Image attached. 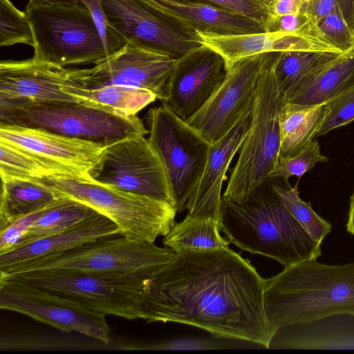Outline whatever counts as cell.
<instances>
[{"mask_svg": "<svg viewBox=\"0 0 354 354\" xmlns=\"http://www.w3.org/2000/svg\"><path fill=\"white\" fill-rule=\"evenodd\" d=\"M218 343L203 338L184 337L163 341L145 346L143 348L169 351H196L225 348L224 345H221Z\"/></svg>", "mask_w": 354, "mask_h": 354, "instance_id": "41", "label": "cell"}, {"mask_svg": "<svg viewBox=\"0 0 354 354\" xmlns=\"http://www.w3.org/2000/svg\"><path fill=\"white\" fill-rule=\"evenodd\" d=\"M64 90L78 102L108 109L125 115H136L157 99L156 95L149 90L114 84L91 89L68 84Z\"/></svg>", "mask_w": 354, "mask_h": 354, "instance_id": "27", "label": "cell"}, {"mask_svg": "<svg viewBox=\"0 0 354 354\" xmlns=\"http://www.w3.org/2000/svg\"><path fill=\"white\" fill-rule=\"evenodd\" d=\"M220 225L231 243L274 259L284 268L322 255V244L285 207L272 187V178L241 202L222 197Z\"/></svg>", "mask_w": 354, "mask_h": 354, "instance_id": "2", "label": "cell"}, {"mask_svg": "<svg viewBox=\"0 0 354 354\" xmlns=\"http://www.w3.org/2000/svg\"><path fill=\"white\" fill-rule=\"evenodd\" d=\"M109 26L127 43L178 59L203 44L198 33L149 0H100Z\"/></svg>", "mask_w": 354, "mask_h": 354, "instance_id": "11", "label": "cell"}, {"mask_svg": "<svg viewBox=\"0 0 354 354\" xmlns=\"http://www.w3.org/2000/svg\"><path fill=\"white\" fill-rule=\"evenodd\" d=\"M1 179L0 231L65 196L41 180L6 175H1Z\"/></svg>", "mask_w": 354, "mask_h": 354, "instance_id": "24", "label": "cell"}, {"mask_svg": "<svg viewBox=\"0 0 354 354\" xmlns=\"http://www.w3.org/2000/svg\"><path fill=\"white\" fill-rule=\"evenodd\" d=\"M328 158L322 155L317 140H313L298 153L291 157H279L274 170L269 178H281L286 181L295 176L300 178L319 162H326Z\"/></svg>", "mask_w": 354, "mask_h": 354, "instance_id": "34", "label": "cell"}, {"mask_svg": "<svg viewBox=\"0 0 354 354\" xmlns=\"http://www.w3.org/2000/svg\"><path fill=\"white\" fill-rule=\"evenodd\" d=\"M354 86V47L344 52L306 91L286 102L314 105L328 102Z\"/></svg>", "mask_w": 354, "mask_h": 354, "instance_id": "30", "label": "cell"}, {"mask_svg": "<svg viewBox=\"0 0 354 354\" xmlns=\"http://www.w3.org/2000/svg\"><path fill=\"white\" fill-rule=\"evenodd\" d=\"M346 227L347 232L354 235V190L350 198L349 208Z\"/></svg>", "mask_w": 354, "mask_h": 354, "instance_id": "45", "label": "cell"}, {"mask_svg": "<svg viewBox=\"0 0 354 354\" xmlns=\"http://www.w3.org/2000/svg\"><path fill=\"white\" fill-rule=\"evenodd\" d=\"M336 5L354 35V0H335Z\"/></svg>", "mask_w": 354, "mask_h": 354, "instance_id": "44", "label": "cell"}, {"mask_svg": "<svg viewBox=\"0 0 354 354\" xmlns=\"http://www.w3.org/2000/svg\"><path fill=\"white\" fill-rule=\"evenodd\" d=\"M279 52L265 54L252 106V118L222 197L241 202L269 178L279 160L280 118L286 102L275 76Z\"/></svg>", "mask_w": 354, "mask_h": 354, "instance_id": "4", "label": "cell"}, {"mask_svg": "<svg viewBox=\"0 0 354 354\" xmlns=\"http://www.w3.org/2000/svg\"><path fill=\"white\" fill-rule=\"evenodd\" d=\"M203 44L219 53L227 68L234 62L270 52L312 51L342 53L323 36L316 25L301 32L216 35L198 33Z\"/></svg>", "mask_w": 354, "mask_h": 354, "instance_id": "20", "label": "cell"}, {"mask_svg": "<svg viewBox=\"0 0 354 354\" xmlns=\"http://www.w3.org/2000/svg\"><path fill=\"white\" fill-rule=\"evenodd\" d=\"M212 4L241 14L265 24L268 16L267 6L258 0H175Z\"/></svg>", "mask_w": 354, "mask_h": 354, "instance_id": "38", "label": "cell"}, {"mask_svg": "<svg viewBox=\"0 0 354 354\" xmlns=\"http://www.w3.org/2000/svg\"><path fill=\"white\" fill-rule=\"evenodd\" d=\"M116 236V235H115ZM109 236L70 250L25 261L0 270V275L45 270L129 274L151 279L176 257L169 248Z\"/></svg>", "mask_w": 354, "mask_h": 354, "instance_id": "7", "label": "cell"}, {"mask_svg": "<svg viewBox=\"0 0 354 354\" xmlns=\"http://www.w3.org/2000/svg\"><path fill=\"white\" fill-rule=\"evenodd\" d=\"M263 299L267 319L275 329L354 314V262L328 265L315 259L284 268L265 279Z\"/></svg>", "mask_w": 354, "mask_h": 354, "instance_id": "3", "label": "cell"}, {"mask_svg": "<svg viewBox=\"0 0 354 354\" xmlns=\"http://www.w3.org/2000/svg\"><path fill=\"white\" fill-rule=\"evenodd\" d=\"M316 25L312 17L305 12L277 16H268L264 24L265 32H296Z\"/></svg>", "mask_w": 354, "mask_h": 354, "instance_id": "40", "label": "cell"}, {"mask_svg": "<svg viewBox=\"0 0 354 354\" xmlns=\"http://www.w3.org/2000/svg\"><path fill=\"white\" fill-rule=\"evenodd\" d=\"M24 44L34 48L35 39L25 12L18 10L10 0H0V46Z\"/></svg>", "mask_w": 354, "mask_h": 354, "instance_id": "33", "label": "cell"}, {"mask_svg": "<svg viewBox=\"0 0 354 354\" xmlns=\"http://www.w3.org/2000/svg\"><path fill=\"white\" fill-rule=\"evenodd\" d=\"M252 118V106L223 137L211 145L202 176L186 203L185 219L211 218L220 224L223 183L234 156L249 131Z\"/></svg>", "mask_w": 354, "mask_h": 354, "instance_id": "19", "label": "cell"}, {"mask_svg": "<svg viewBox=\"0 0 354 354\" xmlns=\"http://www.w3.org/2000/svg\"><path fill=\"white\" fill-rule=\"evenodd\" d=\"M268 348L354 350V314H335L278 327Z\"/></svg>", "mask_w": 354, "mask_h": 354, "instance_id": "21", "label": "cell"}, {"mask_svg": "<svg viewBox=\"0 0 354 354\" xmlns=\"http://www.w3.org/2000/svg\"><path fill=\"white\" fill-rule=\"evenodd\" d=\"M326 103L330 111L316 137L323 136L354 120V86Z\"/></svg>", "mask_w": 354, "mask_h": 354, "instance_id": "37", "label": "cell"}, {"mask_svg": "<svg viewBox=\"0 0 354 354\" xmlns=\"http://www.w3.org/2000/svg\"><path fill=\"white\" fill-rule=\"evenodd\" d=\"M2 123L35 128L104 146L149 134L137 115H125L81 102L29 104L0 111Z\"/></svg>", "mask_w": 354, "mask_h": 354, "instance_id": "6", "label": "cell"}, {"mask_svg": "<svg viewBox=\"0 0 354 354\" xmlns=\"http://www.w3.org/2000/svg\"><path fill=\"white\" fill-rule=\"evenodd\" d=\"M272 184L274 190L290 214L313 240L322 244L331 231L332 225L313 209L310 203L304 201L299 197L298 182L293 187L289 185L286 187L274 183Z\"/></svg>", "mask_w": 354, "mask_h": 354, "instance_id": "31", "label": "cell"}, {"mask_svg": "<svg viewBox=\"0 0 354 354\" xmlns=\"http://www.w3.org/2000/svg\"><path fill=\"white\" fill-rule=\"evenodd\" d=\"M316 24L327 41L342 52H346L354 47V35L337 6Z\"/></svg>", "mask_w": 354, "mask_h": 354, "instance_id": "36", "label": "cell"}, {"mask_svg": "<svg viewBox=\"0 0 354 354\" xmlns=\"http://www.w3.org/2000/svg\"><path fill=\"white\" fill-rule=\"evenodd\" d=\"M265 4L267 8L276 0H258Z\"/></svg>", "mask_w": 354, "mask_h": 354, "instance_id": "46", "label": "cell"}, {"mask_svg": "<svg viewBox=\"0 0 354 354\" xmlns=\"http://www.w3.org/2000/svg\"><path fill=\"white\" fill-rule=\"evenodd\" d=\"M266 53L244 57L230 65L220 86L186 120L211 145L223 137L252 106Z\"/></svg>", "mask_w": 354, "mask_h": 354, "instance_id": "14", "label": "cell"}, {"mask_svg": "<svg viewBox=\"0 0 354 354\" xmlns=\"http://www.w3.org/2000/svg\"><path fill=\"white\" fill-rule=\"evenodd\" d=\"M336 6L335 0H304L301 11L308 13L317 23Z\"/></svg>", "mask_w": 354, "mask_h": 354, "instance_id": "42", "label": "cell"}, {"mask_svg": "<svg viewBox=\"0 0 354 354\" xmlns=\"http://www.w3.org/2000/svg\"><path fill=\"white\" fill-rule=\"evenodd\" d=\"M98 213L91 207L65 196L34 222L15 248L61 233Z\"/></svg>", "mask_w": 354, "mask_h": 354, "instance_id": "29", "label": "cell"}, {"mask_svg": "<svg viewBox=\"0 0 354 354\" xmlns=\"http://www.w3.org/2000/svg\"><path fill=\"white\" fill-rule=\"evenodd\" d=\"M155 7L198 33L231 35L265 32L259 21L202 2L149 0Z\"/></svg>", "mask_w": 354, "mask_h": 354, "instance_id": "22", "label": "cell"}, {"mask_svg": "<svg viewBox=\"0 0 354 354\" xmlns=\"http://www.w3.org/2000/svg\"><path fill=\"white\" fill-rule=\"evenodd\" d=\"M0 308L28 315L63 332H77L108 344L105 315L59 295L13 283H0Z\"/></svg>", "mask_w": 354, "mask_h": 354, "instance_id": "13", "label": "cell"}, {"mask_svg": "<svg viewBox=\"0 0 354 354\" xmlns=\"http://www.w3.org/2000/svg\"><path fill=\"white\" fill-rule=\"evenodd\" d=\"M227 73L223 57L203 44L177 59L163 102L186 121L210 98Z\"/></svg>", "mask_w": 354, "mask_h": 354, "instance_id": "18", "label": "cell"}, {"mask_svg": "<svg viewBox=\"0 0 354 354\" xmlns=\"http://www.w3.org/2000/svg\"><path fill=\"white\" fill-rule=\"evenodd\" d=\"M52 204L42 209L19 218L10 225L0 231V254L14 250L34 222Z\"/></svg>", "mask_w": 354, "mask_h": 354, "instance_id": "39", "label": "cell"}, {"mask_svg": "<svg viewBox=\"0 0 354 354\" xmlns=\"http://www.w3.org/2000/svg\"><path fill=\"white\" fill-rule=\"evenodd\" d=\"M88 177L95 183L165 201L175 207L163 163L145 136L106 146Z\"/></svg>", "mask_w": 354, "mask_h": 354, "instance_id": "12", "label": "cell"}, {"mask_svg": "<svg viewBox=\"0 0 354 354\" xmlns=\"http://www.w3.org/2000/svg\"><path fill=\"white\" fill-rule=\"evenodd\" d=\"M44 5H74L86 7L91 12L108 55H111L126 44V41L108 24L100 0H29Z\"/></svg>", "mask_w": 354, "mask_h": 354, "instance_id": "35", "label": "cell"}, {"mask_svg": "<svg viewBox=\"0 0 354 354\" xmlns=\"http://www.w3.org/2000/svg\"><path fill=\"white\" fill-rule=\"evenodd\" d=\"M149 279L123 273L70 270L0 275V283H18L46 290L93 311L127 319H143Z\"/></svg>", "mask_w": 354, "mask_h": 354, "instance_id": "5", "label": "cell"}, {"mask_svg": "<svg viewBox=\"0 0 354 354\" xmlns=\"http://www.w3.org/2000/svg\"><path fill=\"white\" fill-rule=\"evenodd\" d=\"M39 61L66 67L100 62L109 57L91 11L85 6L28 2L24 11Z\"/></svg>", "mask_w": 354, "mask_h": 354, "instance_id": "8", "label": "cell"}, {"mask_svg": "<svg viewBox=\"0 0 354 354\" xmlns=\"http://www.w3.org/2000/svg\"><path fill=\"white\" fill-rule=\"evenodd\" d=\"M146 119L148 139L163 163L180 213L202 176L211 144L163 102L151 108Z\"/></svg>", "mask_w": 354, "mask_h": 354, "instance_id": "10", "label": "cell"}, {"mask_svg": "<svg viewBox=\"0 0 354 354\" xmlns=\"http://www.w3.org/2000/svg\"><path fill=\"white\" fill-rule=\"evenodd\" d=\"M265 279L230 248L183 252L149 279L147 322H177L268 348L274 333L264 308Z\"/></svg>", "mask_w": 354, "mask_h": 354, "instance_id": "1", "label": "cell"}, {"mask_svg": "<svg viewBox=\"0 0 354 354\" xmlns=\"http://www.w3.org/2000/svg\"><path fill=\"white\" fill-rule=\"evenodd\" d=\"M77 68H67L32 58L0 63V111L29 104L78 102L64 88Z\"/></svg>", "mask_w": 354, "mask_h": 354, "instance_id": "17", "label": "cell"}, {"mask_svg": "<svg viewBox=\"0 0 354 354\" xmlns=\"http://www.w3.org/2000/svg\"><path fill=\"white\" fill-rule=\"evenodd\" d=\"M343 53L279 52L274 72L286 101L308 89Z\"/></svg>", "mask_w": 354, "mask_h": 354, "instance_id": "25", "label": "cell"}, {"mask_svg": "<svg viewBox=\"0 0 354 354\" xmlns=\"http://www.w3.org/2000/svg\"><path fill=\"white\" fill-rule=\"evenodd\" d=\"M304 0H276L268 7V16H277L301 12Z\"/></svg>", "mask_w": 354, "mask_h": 354, "instance_id": "43", "label": "cell"}, {"mask_svg": "<svg viewBox=\"0 0 354 354\" xmlns=\"http://www.w3.org/2000/svg\"><path fill=\"white\" fill-rule=\"evenodd\" d=\"M0 141L57 171L62 178L90 180L88 172L106 146L45 130L0 122Z\"/></svg>", "mask_w": 354, "mask_h": 354, "instance_id": "16", "label": "cell"}, {"mask_svg": "<svg viewBox=\"0 0 354 354\" xmlns=\"http://www.w3.org/2000/svg\"><path fill=\"white\" fill-rule=\"evenodd\" d=\"M329 111L326 102L314 105L286 102L280 118L279 157L293 156L310 143Z\"/></svg>", "mask_w": 354, "mask_h": 354, "instance_id": "26", "label": "cell"}, {"mask_svg": "<svg viewBox=\"0 0 354 354\" xmlns=\"http://www.w3.org/2000/svg\"><path fill=\"white\" fill-rule=\"evenodd\" d=\"M0 152L1 175L38 180L63 177L57 171L7 142L0 141Z\"/></svg>", "mask_w": 354, "mask_h": 354, "instance_id": "32", "label": "cell"}, {"mask_svg": "<svg viewBox=\"0 0 354 354\" xmlns=\"http://www.w3.org/2000/svg\"><path fill=\"white\" fill-rule=\"evenodd\" d=\"M120 235L118 225L98 213L57 234L41 239L0 254V270L21 262L64 252L105 236Z\"/></svg>", "mask_w": 354, "mask_h": 354, "instance_id": "23", "label": "cell"}, {"mask_svg": "<svg viewBox=\"0 0 354 354\" xmlns=\"http://www.w3.org/2000/svg\"><path fill=\"white\" fill-rule=\"evenodd\" d=\"M220 224L214 219L187 220L176 223L162 240L176 253L207 252L229 248L231 243L220 234Z\"/></svg>", "mask_w": 354, "mask_h": 354, "instance_id": "28", "label": "cell"}, {"mask_svg": "<svg viewBox=\"0 0 354 354\" xmlns=\"http://www.w3.org/2000/svg\"><path fill=\"white\" fill-rule=\"evenodd\" d=\"M176 61L167 55L127 43L93 67L82 68L81 88L91 89L114 84L143 88L163 102Z\"/></svg>", "mask_w": 354, "mask_h": 354, "instance_id": "15", "label": "cell"}, {"mask_svg": "<svg viewBox=\"0 0 354 354\" xmlns=\"http://www.w3.org/2000/svg\"><path fill=\"white\" fill-rule=\"evenodd\" d=\"M41 180L109 218L119 227L120 235L132 241L154 243L158 236L167 235L175 223L176 209L165 201L91 180Z\"/></svg>", "mask_w": 354, "mask_h": 354, "instance_id": "9", "label": "cell"}]
</instances>
